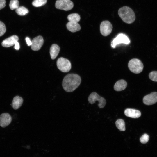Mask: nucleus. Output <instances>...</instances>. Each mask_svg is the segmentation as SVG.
Masks as SVG:
<instances>
[{
	"label": "nucleus",
	"instance_id": "obj_1",
	"mask_svg": "<svg viewBox=\"0 0 157 157\" xmlns=\"http://www.w3.org/2000/svg\"><path fill=\"white\" fill-rule=\"evenodd\" d=\"M81 78L77 74H70L66 75L63 78L62 85L64 90L67 92L74 91L80 85Z\"/></svg>",
	"mask_w": 157,
	"mask_h": 157
},
{
	"label": "nucleus",
	"instance_id": "obj_2",
	"mask_svg": "<svg viewBox=\"0 0 157 157\" xmlns=\"http://www.w3.org/2000/svg\"><path fill=\"white\" fill-rule=\"evenodd\" d=\"M118 13L121 18L125 23L131 24L135 19V16L134 12L130 7L124 6L120 8Z\"/></svg>",
	"mask_w": 157,
	"mask_h": 157
},
{
	"label": "nucleus",
	"instance_id": "obj_3",
	"mask_svg": "<svg viewBox=\"0 0 157 157\" xmlns=\"http://www.w3.org/2000/svg\"><path fill=\"white\" fill-rule=\"evenodd\" d=\"M128 66L129 70L135 74L140 73L142 71L144 67L142 62L137 58H133L130 60L128 63Z\"/></svg>",
	"mask_w": 157,
	"mask_h": 157
},
{
	"label": "nucleus",
	"instance_id": "obj_4",
	"mask_svg": "<svg viewBox=\"0 0 157 157\" xmlns=\"http://www.w3.org/2000/svg\"><path fill=\"white\" fill-rule=\"evenodd\" d=\"M56 65L58 68L63 72H69L71 68L70 61L67 59L63 57H60L58 59Z\"/></svg>",
	"mask_w": 157,
	"mask_h": 157
},
{
	"label": "nucleus",
	"instance_id": "obj_5",
	"mask_svg": "<svg viewBox=\"0 0 157 157\" xmlns=\"http://www.w3.org/2000/svg\"><path fill=\"white\" fill-rule=\"evenodd\" d=\"M89 102L91 104L94 103L97 101L99 102L98 106L100 108H103L105 106L106 101L105 99L99 95L95 92H92L88 98Z\"/></svg>",
	"mask_w": 157,
	"mask_h": 157
},
{
	"label": "nucleus",
	"instance_id": "obj_6",
	"mask_svg": "<svg viewBox=\"0 0 157 157\" xmlns=\"http://www.w3.org/2000/svg\"><path fill=\"white\" fill-rule=\"evenodd\" d=\"M55 6L58 9L68 11L73 8L74 4L70 0H57Z\"/></svg>",
	"mask_w": 157,
	"mask_h": 157
},
{
	"label": "nucleus",
	"instance_id": "obj_7",
	"mask_svg": "<svg viewBox=\"0 0 157 157\" xmlns=\"http://www.w3.org/2000/svg\"><path fill=\"white\" fill-rule=\"evenodd\" d=\"M130 43V40L128 37L125 34L120 33L118 34L113 40L111 43V46L115 48L117 44L123 43L128 44Z\"/></svg>",
	"mask_w": 157,
	"mask_h": 157
},
{
	"label": "nucleus",
	"instance_id": "obj_8",
	"mask_svg": "<svg viewBox=\"0 0 157 157\" xmlns=\"http://www.w3.org/2000/svg\"><path fill=\"white\" fill-rule=\"evenodd\" d=\"M112 26L109 21L105 20L102 21L100 25V31L101 35L104 36L109 35L111 32Z\"/></svg>",
	"mask_w": 157,
	"mask_h": 157
},
{
	"label": "nucleus",
	"instance_id": "obj_9",
	"mask_svg": "<svg viewBox=\"0 0 157 157\" xmlns=\"http://www.w3.org/2000/svg\"><path fill=\"white\" fill-rule=\"evenodd\" d=\"M31 41V49L33 51H37L39 50L43 45L44 40L42 37L39 35L34 38Z\"/></svg>",
	"mask_w": 157,
	"mask_h": 157
},
{
	"label": "nucleus",
	"instance_id": "obj_10",
	"mask_svg": "<svg viewBox=\"0 0 157 157\" xmlns=\"http://www.w3.org/2000/svg\"><path fill=\"white\" fill-rule=\"evenodd\" d=\"M143 103L147 105L153 104L157 102V92H153L145 96L143 99Z\"/></svg>",
	"mask_w": 157,
	"mask_h": 157
},
{
	"label": "nucleus",
	"instance_id": "obj_11",
	"mask_svg": "<svg viewBox=\"0 0 157 157\" xmlns=\"http://www.w3.org/2000/svg\"><path fill=\"white\" fill-rule=\"evenodd\" d=\"M12 121L11 115L7 113H3L0 116V126L2 127H5L8 125Z\"/></svg>",
	"mask_w": 157,
	"mask_h": 157
},
{
	"label": "nucleus",
	"instance_id": "obj_12",
	"mask_svg": "<svg viewBox=\"0 0 157 157\" xmlns=\"http://www.w3.org/2000/svg\"><path fill=\"white\" fill-rule=\"evenodd\" d=\"M18 37L16 35H13L4 40L1 43L2 46L5 47H8L15 44L18 41Z\"/></svg>",
	"mask_w": 157,
	"mask_h": 157
},
{
	"label": "nucleus",
	"instance_id": "obj_13",
	"mask_svg": "<svg viewBox=\"0 0 157 157\" xmlns=\"http://www.w3.org/2000/svg\"><path fill=\"white\" fill-rule=\"evenodd\" d=\"M124 114L127 117L134 118H139L141 115L140 111L131 108L126 109L124 111Z\"/></svg>",
	"mask_w": 157,
	"mask_h": 157
},
{
	"label": "nucleus",
	"instance_id": "obj_14",
	"mask_svg": "<svg viewBox=\"0 0 157 157\" xmlns=\"http://www.w3.org/2000/svg\"><path fill=\"white\" fill-rule=\"evenodd\" d=\"M23 101V99L22 97L18 96H16L13 99L11 104L12 106L14 109H17L22 105Z\"/></svg>",
	"mask_w": 157,
	"mask_h": 157
},
{
	"label": "nucleus",
	"instance_id": "obj_15",
	"mask_svg": "<svg viewBox=\"0 0 157 157\" xmlns=\"http://www.w3.org/2000/svg\"><path fill=\"white\" fill-rule=\"evenodd\" d=\"M127 85V83L125 80L121 79L116 82L114 85V88L115 91H121L124 90Z\"/></svg>",
	"mask_w": 157,
	"mask_h": 157
},
{
	"label": "nucleus",
	"instance_id": "obj_16",
	"mask_svg": "<svg viewBox=\"0 0 157 157\" xmlns=\"http://www.w3.org/2000/svg\"><path fill=\"white\" fill-rule=\"evenodd\" d=\"M67 29L72 32H75L79 31L81 27L78 23L69 22L66 24Z\"/></svg>",
	"mask_w": 157,
	"mask_h": 157
},
{
	"label": "nucleus",
	"instance_id": "obj_17",
	"mask_svg": "<svg viewBox=\"0 0 157 157\" xmlns=\"http://www.w3.org/2000/svg\"><path fill=\"white\" fill-rule=\"evenodd\" d=\"M60 51L59 47L57 44H53L50 47V54L51 59H55L58 55Z\"/></svg>",
	"mask_w": 157,
	"mask_h": 157
},
{
	"label": "nucleus",
	"instance_id": "obj_18",
	"mask_svg": "<svg viewBox=\"0 0 157 157\" xmlns=\"http://www.w3.org/2000/svg\"><path fill=\"white\" fill-rule=\"evenodd\" d=\"M69 22L78 23L81 19L80 15L76 13H72L69 15L67 17Z\"/></svg>",
	"mask_w": 157,
	"mask_h": 157
},
{
	"label": "nucleus",
	"instance_id": "obj_19",
	"mask_svg": "<svg viewBox=\"0 0 157 157\" xmlns=\"http://www.w3.org/2000/svg\"><path fill=\"white\" fill-rule=\"evenodd\" d=\"M16 13L20 16H24L27 14L29 11L26 7L23 6H19L15 9Z\"/></svg>",
	"mask_w": 157,
	"mask_h": 157
},
{
	"label": "nucleus",
	"instance_id": "obj_20",
	"mask_svg": "<svg viewBox=\"0 0 157 157\" xmlns=\"http://www.w3.org/2000/svg\"><path fill=\"white\" fill-rule=\"evenodd\" d=\"M115 124L117 128L120 131H125V123L122 119L117 120L115 122Z\"/></svg>",
	"mask_w": 157,
	"mask_h": 157
},
{
	"label": "nucleus",
	"instance_id": "obj_21",
	"mask_svg": "<svg viewBox=\"0 0 157 157\" xmlns=\"http://www.w3.org/2000/svg\"><path fill=\"white\" fill-rule=\"evenodd\" d=\"M47 2V0H34L32 4L35 7H40L45 5Z\"/></svg>",
	"mask_w": 157,
	"mask_h": 157
},
{
	"label": "nucleus",
	"instance_id": "obj_22",
	"mask_svg": "<svg viewBox=\"0 0 157 157\" xmlns=\"http://www.w3.org/2000/svg\"><path fill=\"white\" fill-rule=\"evenodd\" d=\"M19 1L18 0H11L9 4L11 10L16 9L19 7Z\"/></svg>",
	"mask_w": 157,
	"mask_h": 157
},
{
	"label": "nucleus",
	"instance_id": "obj_23",
	"mask_svg": "<svg viewBox=\"0 0 157 157\" xmlns=\"http://www.w3.org/2000/svg\"><path fill=\"white\" fill-rule=\"evenodd\" d=\"M149 138V136L148 135L144 134L140 138V142L142 144H145L148 141Z\"/></svg>",
	"mask_w": 157,
	"mask_h": 157
},
{
	"label": "nucleus",
	"instance_id": "obj_24",
	"mask_svg": "<svg viewBox=\"0 0 157 157\" xmlns=\"http://www.w3.org/2000/svg\"><path fill=\"white\" fill-rule=\"evenodd\" d=\"M149 76L151 80L157 82V71L151 72L149 74Z\"/></svg>",
	"mask_w": 157,
	"mask_h": 157
},
{
	"label": "nucleus",
	"instance_id": "obj_25",
	"mask_svg": "<svg viewBox=\"0 0 157 157\" xmlns=\"http://www.w3.org/2000/svg\"><path fill=\"white\" fill-rule=\"evenodd\" d=\"M6 28L4 24L0 21V37L2 36L5 33Z\"/></svg>",
	"mask_w": 157,
	"mask_h": 157
},
{
	"label": "nucleus",
	"instance_id": "obj_26",
	"mask_svg": "<svg viewBox=\"0 0 157 157\" xmlns=\"http://www.w3.org/2000/svg\"><path fill=\"white\" fill-rule=\"evenodd\" d=\"M6 3L5 0H0V10L5 7L6 6Z\"/></svg>",
	"mask_w": 157,
	"mask_h": 157
},
{
	"label": "nucleus",
	"instance_id": "obj_27",
	"mask_svg": "<svg viewBox=\"0 0 157 157\" xmlns=\"http://www.w3.org/2000/svg\"><path fill=\"white\" fill-rule=\"evenodd\" d=\"M25 39L28 45V46H31L32 43L31 41L29 38L28 37H27Z\"/></svg>",
	"mask_w": 157,
	"mask_h": 157
},
{
	"label": "nucleus",
	"instance_id": "obj_28",
	"mask_svg": "<svg viewBox=\"0 0 157 157\" xmlns=\"http://www.w3.org/2000/svg\"><path fill=\"white\" fill-rule=\"evenodd\" d=\"M20 46L19 43L18 41L16 42L15 44L14 48L17 50H18Z\"/></svg>",
	"mask_w": 157,
	"mask_h": 157
}]
</instances>
